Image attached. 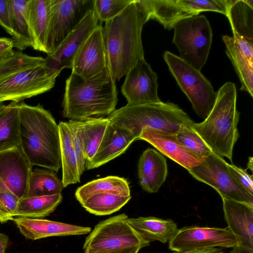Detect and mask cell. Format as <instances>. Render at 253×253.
Instances as JSON below:
<instances>
[{
	"label": "cell",
	"instance_id": "obj_1",
	"mask_svg": "<svg viewBox=\"0 0 253 253\" xmlns=\"http://www.w3.org/2000/svg\"><path fill=\"white\" fill-rule=\"evenodd\" d=\"M148 21L141 0H133L121 13L105 22L104 43L108 68L115 82L144 59L141 33Z\"/></svg>",
	"mask_w": 253,
	"mask_h": 253
},
{
	"label": "cell",
	"instance_id": "obj_2",
	"mask_svg": "<svg viewBox=\"0 0 253 253\" xmlns=\"http://www.w3.org/2000/svg\"><path fill=\"white\" fill-rule=\"evenodd\" d=\"M20 145L24 156L33 167L55 172L61 168L58 125L42 106L19 103Z\"/></svg>",
	"mask_w": 253,
	"mask_h": 253
},
{
	"label": "cell",
	"instance_id": "obj_3",
	"mask_svg": "<svg viewBox=\"0 0 253 253\" xmlns=\"http://www.w3.org/2000/svg\"><path fill=\"white\" fill-rule=\"evenodd\" d=\"M117 96L116 82L109 70L88 80L71 73L66 81L62 115L76 121L108 116L115 110Z\"/></svg>",
	"mask_w": 253,
	"mask_h": 253
},
{
	"label": "cell",
	"instance_id": "obj_4",
	"mask_svg": "<svg viewBox=\"0 0 253 253\" xmlns=\"http://www.w3.org/2000/svg\"><path fill=\"white\" fill-rule=\"evenodd\" d=\"M216 92L209 114L202 122L194 123L191 127L213 153L232 162L233 148L239 137L236 88L234 83L228 82Z\"/></svg>",
	"mask_w": 253,
	"mask_h": 253
},
{
	"label": "cell",
	"instance_id": "obj_5",
	"mask_svg": "<svg viewBox=\"0 0 253 253\" xmlns=\"http://www.w3.org/2000/svg\"><path fill=\"white\" fill-rule=\"evenodd\" d=\"M110 124L125 128L135 140L145 128L177 133L194 123L177 105L171 102L127 105L115 110L107 117Z\"/></svg>",
	"mask_w": 253,
	"mask_h": 253
},
{
	"label": "cell",
	"instance_id": "obj_6",
	"mask_svg": "<svg viewBox=\"0 0 253 253\" xmlns=\"http://www.w3.org/2000/svg\"><path fill=\"white\" fill-rule=\"evenodd\" d=\"M163 58L181 90L191 103L195 113L205 119L215 103L216 92L199 71L177 55L167 51Z\"/></svg>",
	"mask_w": 253,
	"mask_h": 253
},
{
	"label": "cell",
	"instance_id": "obj_7",
	"mask_svg": "<svg viewBox=\"0 0 253 253\" xmlns=\"http://www.w3.org/2000/svg\"><path fill=\"white\" fill-rule=\"evenodd\" d=\"M172 42L180 58L201 71L206 64L211 49L212 33L210 22L204 15L182 20L173 27Z\"/></svg>",
	"mask_w": 253,
	"mask_h": 253
},
{
	"label": "cell",
	"instance_id": "obj_8",
	"mask_svg": "<svg viewBox=\"0 0 253 253\" xmlns=\"http://www.w3.org/2000/svg\"><path fill=\"white\" fill-rule=\"evenodd\" d=\"M122 213L99 222L86 237L85 252L103 253L138 246L143 248L150 243L144 240L126 222Z\"/></svg>",
	"mask_w": 253,
	"mask_h": 253
},
{
	"label": "cell",
	"instance_id": "obj_9",
	"mask_svg": "<svg viewBox=\"0 0 253 253\" xmlns=\"http://www.w3.org/2000/svg\"><path fill=\"white\" fill-rule=\"evenodd\" d=\"M148 20L154 19L165 29H171L179 21L204 11L226 16L227 0H141Z\"/></svg>",
	"mask_w": 253,
	"mask_h": 253
},
{
	"label": "cell",
	"instance_id": "obj_10",
	"mask_svg": "<svg viewBox=\"0 0 253 253\" xmlns=\"http://www.w3.org/2000/svg\"><path fill=\"white\" fill-rule=\"evenodd\" d=\"M227 164L222 157L212 152L198 165L188 171L197 180L214 188L222 199L253 207V196L237 183L228 169Z\"/></svg>",
	"mask_w": 253,
	"mask_h": 253
},
{
	"label": "cell",
	"instance_id": "obj_11",
	"mask_svg": "<svg viewBox=\"0 0 253 253\" xmlns=\"http://www.w3.org/2000/svg\"><path fill=\"white\" fill-rule=\"evenodd\" d=\"M93 8V0H51L46 53L54 52Z\"/></svg>",
	"mask_w": 253,
	"mask_h": 253
},
{
	"label": "cell",
	"instance_id": "obj_12",
	"mask_svg": "<svg viewBox=\"0 0 253 253\" xmlns=\"http://www.w3.org/2000/svg\"><path fill=\"white\" fill-rule=\"evenodd\" d=\"M57 77L45 62L16 73L0 84V101L19 103L48 91L54 86Z\"/></svg>",
	"mask_w": 253,
	"mask_h": 253
},
{
	"label": "cell",
	"instance_id": "obj_13",
	"mask_svg": "<svg viewBox=\"0 0 253 253\" xmlns=\"http://www.w3.org/2000/svg\"><path fill=\"white\" fill-rule=\"evenodd\" d=\"M238 246H239V241L228 227H184L178 229L169 242V249L178 252L217 247L232 249Z\"/></svg>",
	"mask_w": 253,
	"mask_h": 253
},
{
	"label": "cell",
	"instance_id": "obj_14",
	"mask_svg": "<svg viewBox=\"0 0 253 253\" xmlns=\"http://www.w3.org/2000/svg\"><path fill=\"white\" fill-rule=\"evenodd\" d=\"M99 24L93 8L56 50L47 54L44 58L46 66L57 76L65 68L71 69L73 60L78 50Z\"/></svg>",
	"mask_w": 253,
	"mask_h": 253
},
{
	"label": "cell",
	"instance_id": "obj_15",
	"mask_svg": "<svg viewBox=\"0 0 253 253\" xmlns=\"http://www.w3.org/2000/svg\"><path fill=\"white\" fill-rule=\"evenodd\" d=\"M158 76L145 59L140 60L126 75L121 92L127 105L160 102L158 94Z\"/></svg>",
	"mask_w": 253,
	"mask_h": 253
},
{
	"label": "cell",
	"instance_id": "obj_16",
	"mask_svg": "<svg viewBox=\"0 0 253 253\" xmlns=\"http://www.w3.org/2000/svg\"><path fill=\"white\" fill-rule=\"evenodd\" d=\"M71 70V73L84 80L90 79L109 70L101 23L90 34L78 50Z\"/></svg>",
	"mask_w": 253,
	"mask_h": 253
},
{
	"label": "cell",
	"instance_id": "obj_17",
	"mask_svg": "<svg viewBox=\"0 0 253 253\" xmlns=\"http://www.w3.org/2000/svg\"><path fill=\"white\" fill-rule=\"evenodd\" d=\"M32 168L19 147L0 151V189H9L20 200L25 198Z\"/></svg>",
	"mask_w": 253,
	"mask_h": 253
},
{
	"label": "cell",
	"instance_id": "obj_18",
	"mask_svg": "<svg viewBox=\"0 0 253 253\" xmlns=\"http://www.w3.org/2000/svg\"><path fill=\"white\" fill-rule=\"evenodd\" d=\"M138 140L148 142L162 154L175 162L187 170L198 165L205 158L189 150L179 141L175 133L145 128Z\"/></svg>",
	"mask_w": 253,
	"mask_h": 253
},
{
	"label": "cell",
	"instance_id": "obj_19",
	"mask_svg": "<svg viewBox=\"0 0 253 253\" xmlns=\"http://www.w3.org/2000/svg\"><path fill=\"white\" fill-rule=\"evenodd\" d=\"M226 53L232 63L241 83L240 90L253 97V42L237 34L222 36Z\"/></svg>",
	"mask_w": 253,
	"mask_h": 253
},
{
	"label": "cell",
	"instance_id": "obj_20",
	"mask_svg": "<svg viewBox=\"0 0 253 253\" xmlns=\"http://www.w3.org/2000/svg\"><path fill=\"white\" fill-rule=\"evenodd\" d=\"M12 220L26 239L32 240L54 236L84 235L90 233L91 230L88 227L42 218L15 217Z\"/></svg>",
	"mask_w": 253,
	"mask_h": 253
},
{
	"label": "cell",
	"instance_id": "obj_21",
	"mask_svg": "<svg viewBox=\"0 0 253 253\" xmlns=\"http://www.w3.org/2000/svg\"><path fill=\"white\" fill-rule=\"evenodd\" d=\"M134 140L128 130L109 123L94 156L85 162V168L91 169L107 163L124 153Z\"/></svg>",
	"mask_w": 253,
	"mask_h": 253
},
{
	"label": "cell",
	"instance_id": "obj_22",
	"mask_svg": "<svg viewBox=\"0 0 253 253\" xmlns=\"http://www.w3.org/2000/svg\"><path fill=\"white\" fill-rule=\"evenodd\" d=\"M225 220L239 246L253 249V207L222 198Z\"/></svg>",
	"mask_w": 253,
	"mask_h": 253
},
{
	"label": "cell",
	"instance_id": "obj_23",
	"mask_svg": "<svg viewBox=\"0 0 253 253\" xmlns=\"http://www.w3.org/2000/svg\"><path fill=\"white\" fill-rule=\"evenodd\" d=\"M138 175L140 186L144 190L150 193L157 192L168 175L166 158L154 149H147L139 158Z\"/></svg>",
	"mask_w": 253,
	"mask_h": 253
},
{
	"label": "cell",
	"instance_id": "obj_24",
	"mask_svg": "<svg viewBox=\"0 0 253 253\" xmlns=\"http://www.w3.org/2000/svg\"><path fill=\"white\" fill-rule=\"evenodd\" d=\"M126 222L146 241H158L163 243L169 242L175 235L178 229L172 219H164L156 217L127 218Z\"/></svg>",
	"mask_w": 253,
	"mask_h": 253
},
{
	"label": "cell",
	"instance_id": "obj_25",
	"mask_svg": "<svg viewBox=\"0 0 253 253\" xmlns=\"http://www.w3.org/2000/svg\"><path fill=\"white\" fill-rule=\"evenodd\" d=\"M51 0H30L28 20L32 47L46 53V40L50 16Z\"/></svg>",
	"mask_w": 253,
	"mask_h": 253
},
{
	"label": "cell",
	"instance_id": "obj_26",
	"mask_svg": "<svg viewBox=\"0 0 253 253\" xmlns=\"http://www.w3.org/2000/svg\"><path fill=\"white\" fill-rule=\"evenodd\" d=\"M226 16L233 34L253 42V0H227Z\"/></svg>",
	"mask_w": 253,
	"mask_h": 253
},
{
	"label": "cell",
	"instance_id": "obj_27",
	"mask_svg": "<svg viewBox=\"0 0 253 253\" xmlns=\"http://www.w3.org/2000/svg\"><path fill=\"white\" fill-rule=\"evenodd\" d=\"M30 1L8 0L13 45L14 47L20 51L32 46L28 20V8Z\"/></svg>",
	"mask_w": 253,
	"mask_h": 253
},
{
	"label": "cell",
	"instance_id": "obj_28",
	"mask_svg": "<svg viewBox=\"0 0 253 253\" xmlns=\"http://www.w3.org/2000/svg\"><path fill=\"white\" fill-rule=\"evenodd\" d=\"M61 168L62 181L64 187L80 182L81 176L79 173L77 159L74 150L71 132L67 122H60L58 124Z\"/></svg>",
	"mask_w": 253,
	"mask_h": 253
},
{
	"label": "cell",
	"instance_id": "obj_29",
	"mask_svg": "<svg viewBox=\"0 0 253 253\" xmlns=\"http://www.w3.org/2000/svg\"><path fill=\"white\" fill-rule=\"evenodd\" d=\"M62 201V194L24 198L19 200L14 217H44L53 212Z\"/></svg>",
	"mask_w": 253,
	"mask_h": 253
},
{
	"label": "cell",
	"instance_id": "obj_30",
	"mask_svg": "<svg viewBox=\"0 0 253 253\" xmlns=\"http://www.w3.org/2000/svg\"><path fill=\"white\" fill-rule=\"evenodd\" d=\"M99 193H111L122 196H129L130 188L127 181L123 177L108 176L93 180L79 187L75 197L81 203L90 195Z\"/></svg>",
	"mask_w": 253,
	"mask_h": 253
},
{
	"label": "cell",
	"instance_id": "obj_31",
	"mask_svg": "<svg viewBox=\"0 0 253 253\" xmlns=\"http://www.w3.org/2000/svg\"><path fill=\"white\" fill-rule=\"evenodd\" d=\"M63 188L54 171L36 168L31 173L25 198L60 194Z\"/></svg>",
	"mask_w": 253,
	"mask_h": 253
},
{
	"label": "cell",
	"instance_id": "obj_32",
	"mask_svg": "<svg viewBox=\"0 0 253 253\" xmlns=\"http://www.w3.org/2000/svg\"><path fill=\"white\" fill-rule=\"evenodd\" d=\"M19 145V103L11 101L0 114V151Z\"/></svg>",
	"mask_w": 253,
	"mask_h": 253
},
{
	"label": "cell",
	"instance_id": "obj_33",
	"mask_svg": "<svg viewBox=\"0 0 253 253\" xmlns=\"http://www.w3.org/2000/svg\"><path fill=\"white\" fill-rule=\"evenodd\" d=\"M109 124L107 118L103 117H93L81 121V136L85 162L94 156Z\"/></svg>",
	"mask_w": 253,
	"mask_h": 253
},
{
	"label": "cell",
	"instance_id": "obj_34",
	"mask_svg": "<svg viewBox=\"0 0 253 253\" xmlns=\"http://www.w3.org/2000/svg\"><path fill=\"white\" fill-rule=\"evenodd\" d=\"M111 193H99L88 197L80 204L88 212L96 215H109L119 211L131 199Z\"/></svg>",
	"mask_w": 253,
	"mask_h": 253
},
{
	"label": "cell",
	"instance_id": "obj_35",
	"mask_svg": "<svg viewBox=\"0 0 253 253\" xmlns=\"http://www.w3.org/2000/svg\"><path fill=\"white\" fill-rule=\"evenodd\" d=\"M45 62L42 57H35L15 52L10 60L0 63V84L11 75L18 72L33 68Z\"/></svg>",
	"mask_w": 253,
	"mask_h": 253
},
{
	"label": "cell",
	"instance_id": "obj_36",
	"mask_svg": "<svg viewBox=\"0 0 253 253\" xmlns=\"http://www.w3.org/2000/svg\"><path fill=\"white\" fill-rule=\"evenodd\" d=\"M133 0H93V10L100 23L121 13Z\"/></svg>",
	"mask_w": 253,
	"mask_h": 253
},
{
	"label": "cell",
	"instance_id": "obj_37",
	"mask_svg": "<svg viewBox=\"0 0 253 253\" xmlns=\"http://www.w3.org/2000/svg\"><path fill=\"white\" fill-rule=\"evenodd\" d=\"M179 141L189 150L203 158L210 155L212 150L190 126L176 133Z\"/></svg>",
	"mask_w": 253,
	"mask_h": 253
},
{
	"label": "cell",
	"instance_id": "obj_38",
	"mask_svg": "<svg viewBox=\"0 0 253 253\" xmlns=\"http://www.w3.org/2000/svg\"><path fill=\"white\" fill-rule=\"evenodd\" d=\"M81 121L70 120L67 124L70 130L72 143L77 159L79 173L81 176L85 169L86 161L81 136Z\"/></svg>",
	"mask_w": 253,
	"mask_h": 253
},
{
	"label": "cell",
	"instance_id": "obj_39",
	"mask_svg": "<svg viewBox=\"0 0 253 253\" xmlns=\"http://www.w3.org/2000/svg\"><path fill=\"white\" fill-rule=\"evenodd\" d=\"M20 199L7 188L0 189V222L12 220Z\"/></svg>",
	"mask_w": 253,
	"mask_h": 253
},
{
	"label": "cell",
	"instance_id": "obj_40",
	"mask_svg": "<svg viewBox=\"0 0 253 253\" xmlns=\"http://www.w3.org/2000/svg\"><path fill=\"white\" fill-rule=\"evenodd\" d=\"M228 169L237 183L251 196H253V175L246 170L234 164H227Z\"/></svg>",
	"mask_w": 253,
	"mask_h": 253
},
{
	"label": "cell",
	"instance_id": "obj_41",
	"mask_svg": "<svg viewBox=\"0 0 253 253\" xmlns=\"http://www.w3.org/2000/svg\"><path fill=\"white\" fill-rule=\"evenodd\" d=\"M0 25L12 36V30L8 0H0Z\"/></svg>",
	"mask_w": 253,
	"mask_h": 253
},
{
	"label": "cell",
	"instance_id": "obj_42",
	"mask_svg": "<svg viewBox=\"0 0 253 253\" xmlns=\"http://www.w3.org/2000/svg\"><path fill=\"white\" fill-rule=\"evenodd\" d=\"M13 42L12 39L0 38V63L11 59L15 54L13 50Z\"/></svg>",
	"mask_w": 253,
	"mask_h": 253
},
{
	"label": "cell",
	"instance_id": "obj_43",
	"mask_svg": "<svg viewBox=\"0 0 253 253\" xmlns=\"http://www.w3.org/2000/svg\"><path fill=\"white\" fill-rule=\"evenodd\" d=\"M142 249L141 247L135 246L131 247L122 249L111 252L103 253H95L90 252H85V253H138L139 250Z\"/></svg>",
	"mask_w": 253,
	"mask_h": 253
},
{
	"label": "cell",
	"instance_id": "obj_44",
	"mask_svg": "<svg viewBox=\"0 0 253 253\" xmlns=\"http://www.w3.org/2000/svg\"><path fill=\"white\" fill-rule=\"evenodd\" d=\"M172 253H225V252L220 249L216 248L189 252H174Z\"/></svg>",
	"mask_w": 253,
	"mask_h": 253
},
{
	"label": "cell",
	"instance_id": "obj_45",
	"mask_svg": "<svg viewBox=\"0 0 253 253\" xmlns=\"http://www.w3.org/2000/svg\"><path fill=\"white\" fill-rule=\"evenodd\" d=\"M8 236L0 233V253H5L8 244Z\"/></svg>",
	"mask_w": 253,
	"mask_h": 253
},
{
	"label": "cell",
	"instance_id": "obj_46",
	"mask_svg": "<svg viewBox=\"0 0 253 253\" xmlns=\"http://www.w3.org/2000/svg\"><path fill=\"white\" fill-rule=\"evenodd\" d=\"M230 253H253V249L238 246L232 248Z\"/></svg>",
	"mask_w": 253,
	"mask_h": 253
},
{
	"label": "cell",
	"instance_id": "obj_47",
	"mask_svg": "<svg viewBox=\"0 0 253 253\" xmlns=\"http://www.w3.org/2000/svg\"><path fill=\"white\" fill-rule=\"evenodd\" d=\"M6 107L3 102L0 101V114L4 110Z\"/></svg>",
	"mask_w": 253,
	"mask_h": 253
}]
</instances>
